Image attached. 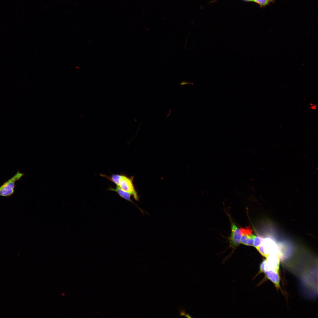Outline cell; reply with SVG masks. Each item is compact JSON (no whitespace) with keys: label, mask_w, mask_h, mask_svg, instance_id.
<instances>
[{"label":"cell","mask_w":318,"mask_h":318,"mask_svg":"<svg viewBox=\"0 0 318 318\" xmlns=\"http://www.w3.org/2000/svg\"><path fill=\"white\" fill-rule=\"evenodd\" d=\"M259 253L266 258L269 255L276 254L281 257L279 246L272 239L264 238L260 245L256 248Z\"/></svg>","instance_id":"1"},{"label":"cell","mask_w":318,"mask_h":318,"mask_svg":"<svg viewBox=\"0 0 318 318\" xmlns=\"http://www.w3.org/2000/svg\"><path fill=\"white\" fill-rule=\"evenodd\" d=\"M24 175V173L21 172L18 170L14 175L0 187V196L6 197L12 196L14 193L15 182L20 180Z\"/></svg>","instance_id":"2"},{"label":"cell","mask_w":318,"mask_h":318,"mask_svg":"<svg viewBox=\"0 0 318 318\" xmlns=\"http://www.w3.org/2000/svg\"><path fill=\"white\" fill-rule=\"evenodd\" d=\"M133 176L128 177L122 174L118 186L122 190L130 194L133 198L138 201L139 197L133 183Z\"/></svg>","instance_id":"3"},{"label":"cell","mask_w":318,"mask_h":318,"mask_svg":"<svg viewBox=\"0 0 318 318\" xmlns=\"http://www.w3.org/2000/svg\"><path fill=\"white\" fill-rule=\"evenodd\" d=\"M231 233L229 238L230 247L233 249H235L240 244L241 236V232L236 225L231 220Z\"/></svg>","instance_id":"4"},{"label":"cell","mask_w":318,"mask_h":318,"mask_svg":"<svg viewBox=\"0 0 318 318\" xmlns=\"http://www.w3.org/2000/svg\"><path fill=\"white\" fill-rule=\"evenodd\" d=\"M106 190L109 191H113L117 192L120 197L124 198L127 201L132 203L139 209L142 213H144V211L139 207L137 205L132 201L131 198V194L128 193L122 190L118 186H117L115 188H113L111 186H110Z\"/></svg>","instance_id":"5"},{"label":"cell","mask_w":318,"mask_h":318,"mask_svg":"<svg viewBox=\"0 0 318 318\" xmlns=\"http://www.w3.org/2000/svg\"><path fill=\"white\" fill-rule=\"evenodd\" d=\"M240 230L242 234L240 244L246 245L247 240L255 236L252 233V230L249 226L241 228Z\"/></svg>","instance_id":"6"},{"label":"cell","mask_w":318,"mask_h":318,"mask_svg":"<svg viewBox=\"0 0 318 318\" xmlns=\"http://www.w3.org/2000/svg\"><path fill=\"white\" fill-rule=\"evenodd\" d=\"M266 277L276 285L277 287H280V277L278 272L274 270H270L264 272Z\"/></svg>","instance_id":"7"},{"label":"cell","mask_w":318,"mask_h":318,"mask_svg":"<svg viewBox=\"0 0 318 318\" xmlns=\"http://www.w3.org/2000/svg\"><path fill=\"white\" fill-rule=\"evenodd\" d=\"M100 176L104 177L110 181L113 182L117 186H118L120 179L121 174H113L111 176H108L105 174H101Z\"/></svg>","instance_id":"8"},{"label":"cell","mask_w":318,"mask_h":318,"mask_svg":"<svg viewBox=\"0 0 318 318\" xmlns=\"http://www.w3.org/2000/svg\"><path fill=\"white\" fill-rule=\"evenodd\" d=\"M264 238L256 236L254 239L253 246L256 248L261 244Z\"/></svg>","instance_id":"9"},{"label":"cell","mask_w":318,"mask_h":318,"mask_svg":"<svg viewBox=\"0 0 318 318\" xmlns=\"http://www.w3.org/2000/svg\"><path fill=\"white\" fill-rule=\"evenodd\" d=\"M253 1L259 4L261 6L267 5L269 2L267 0H253Z\"/></svg>","instance_id":"10"},{"label":"cell","mask_w":318,"mask_h":318,"mask_svg":"<svg viewBox=\"0 0 318 318\" xmlns=\"http://www.w3.org/2000/svg\"><path fill=\"white\" fill-rule=\"evenodd\" d=\"M180 313V316H184L186 314L185 310L184 308H179L178 309Z\"/></svg>","instance_id":"11"},{"label":"cell","mask_w":318,"mask_h":318,"mask_svg":"<svg viewBox=\"0 0 318 318\" xmlns=\"http://www.w3.org/2000/svg\"><path fill=\"white\" fill-rule=\"evenodd\" d=\"M193 83H192L191 82H187V81H183V82H181L180 84V85H181V86H183V85H188V84L193 85Z\"/></svg>","instance_id":"12"},{"label":"cell","mask_w":318,"mask_h":318,"mask_svg":"<svg viewBox=\"0 0 318 318\" xmlns=\"http://www.w3.org/2000/svg\"><path fill=\"white\" fill-rule=\"evenodd\" d=\"M184 316L185 317H187V318H192V317L190 316V315L188 314H186Z\"/></svg>","instance_id":"13"},{"label":"cell","mask_w":318,"mask_h":318,"mask_svg":"<svg viewBox=\"0 0 318 318\" xmlns=\"http://www.w3.org/2000/svg\"><path fill=\"white\" fill-rule=\"evenodd\" d=\"M269 2H274V0H267Z\"/></svg>","instance_id":"14"},{"label":"cell","mask_w":318,"mask_h":318,"mask_svg":"<svg viewBox=\"0 0 318 318\" xmlns=\"http://www.w3.org/2000/svg\"><path fill=\"white\" fill-rule=\"evenodd\" d=\"M244 0V1H250V0Z\"/></svg>","instance_id":"15"}]
</instances>
